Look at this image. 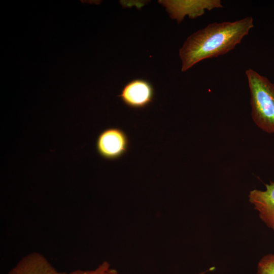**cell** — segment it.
<instances>
[{
  "label": "cell",
  "instance_id": "277c9868",
  "mask_svg": "<svg viewBox=\"0 0 274 274\" xmlns=\"http://www.w3.org/2000/svg\"><path fill=\"white\" fill-rule=\"evenodd\" d=\"M160 3L166 7L170 17L178 23L186 15L194 19L203 15L206 10L223 7L220 0L161 1Z\"/></svg>",
  "mask_w": 274,
  "mask_h": 274
},
{
  "label": "cell",
  "instance_id": "5b68a950",
  "mask_svg": "<svg viewBox=\"0 0 274 274\" xmlns=\"http://www.w3.org/2000/svg\"><path fill=\"white\" fill-rule=\"evenodd\" d=\"M154 88L150 83L143 79H135L128 83L118 96L127 107L142 109L153 101Z\"/></svg>",
  "mask_w": 274,
  "mask_h": 274
},
{
  "label": "cell",
  "instance_id": "30bf717a",
  "mask_svg": "<svg viewBox=\"0 0 274 274\" xmlns=\"http://www.w3.org/2000/svg\"><path fill=\"white\" fill-rule=\"evenodd\" d=\"M106 274H119L117 271L114 269L109 268L106 272ZM198 274H204V272H201Z\"/></svg>",
  "mask_w": 274,
  "mask_h": 274
},
{
  "label": "cell",
  "instance_id": "ba28073f",
  "mask_svg": "<svg viewBox=\"0 0 274 274\" xmlns=\"http://www.w3.org/2000/svg\"><path fill=\"white\" fill-rule=\"evenodd\" d=\"M257 274H274V254L266 255L260 260Z\"/></svg>",
  "mask_w": 274,
  "mask_h": 274
},
{
  "label": "cell",
  "instance_id": "7a4b0ae2",
  "mask_svg": "<svg viewBox=\"0 0 274 274\" xmlns=\"http://www.w3.org/2000/svg\"><path fill=\"white\" fill-rule=\"evenodd\" d=\"M252 118L263 131L274 133V83L251 68L246 71Z\"/></svg>",
  "mask_w": 274,
  "mask_h": 274
},
{
  "label": "cell",
  "instance_id": "8992f818",
  "mask_svg": "<svg viewBox=\"0 0 274 274\" xmlns=\"http://www.w3.org/2000/svg\"><path fill=\"white\" fill-rule=\"evenodd\" d=\"M266 189L250 192L249 201L258 211L260 218L267 227L274 230V182L265 185Z\"/></svg>",
  "mask_w": 274,
  "mask_h": 274
},
{
  "label": "cell",
  "instance_id": "52a82bcc",
  "mask_svg": "<svg viewBox=\"0 0 274 274\" xmlns=\"http://www.w3.org/2000/svg\"><path fill=\"white\" fill-rule=\"evenodd\" d=\"M8 274H68L57 271L42 254L33 252L21 259Z\"/></svg>",
  "mask_w": 274,
  "mask_h": 274
},
{
  "label": "cell",
  "instance_id": "6da1fadb",
  "mask_svg": "<svg viewBox=\"0 0 274 274\" xmlns=\"http://www.w3.org/2000/svg\"><path fill=\"white\" fill-rule=\"evenodd\" d=\"M250 17L233 22H214L186 40L179 51L182 72L198 62L224 55L233 49L253 27Z\"/></svg>",
  "mask_w": 274,
  "mask_h": 274
},
{
  "label": "cell",
  "instance_id": "9c48e42d",
  "mask_svg": "<svg viewBox=\"0 0 274 274\" xmlns=\"http://www.w3.org/2000/svg\"><path fill=\"white\" fill-rule=\"evenodd\" d=\"M109 268V263L104 261L93 270H83L79 269L73 271L68 274H106L107 271Z\"/></svg>",
  "mask_w": 274,
  "mask_h": 274
},
{
  "label": "cell",
  "instance_id": "3957f363",
  "mask_svg": "<svg viewBox=\"0 0 274 274\" xmlns=\"http://www.w3.org/2000/svg\"><path fill=\"white\" fill-rule=\"evenodd\" d=\"M129 140L121 129L110 127L102 131L96 141L98 154L107 160H115L127 152Z\"/></svg>",
  "mask_w": 274,
  "mask_h": 274
}]
</instances>
